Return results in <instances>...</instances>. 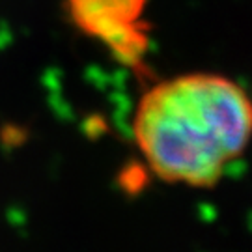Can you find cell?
Returning a JSON list of instances; mask_svg holds the SVG:
<instances>
[{"label": "cell", "mask_w": 252, "mask_h": 252, "mask_svg": "<svg viewBox=\"0 0 252 252\" xmlns=\"http://www.w3.org/2000/svg\"><path fill=\"white\" fill-rule=\"evenodd\" d=\"M133 138L159 180L213 187L251 144L252 99L224 75H180L142 95Z\"/></svg>", "instance_id": "cell-1"}, {"label": "cell", "mask_w": 252, "mask_h": 252, "mask_svg": "<svg viewBox=\"0 0 252 252\" xmlns=\"http://www.w3.org/2000/svg\"><path fill=\"white\" fill-rule=\"evenodd\" d=\"M148 0H67V15L82 34L97 39L126 65L142 62L148 49Z\"/></svg>", "instance_id": "cell-2"}]
</instances>
